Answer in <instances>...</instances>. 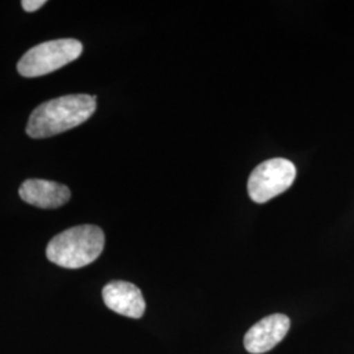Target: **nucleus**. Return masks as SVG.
Instances as JSON below:
<instances>
[{
	"mask_svg": "<svg viewBox=\"0 0 354 354\" xmlns=\"http://www.w3.org/2000/svg\"><path fill=\"white\" fill-rule=\"evenodd\" d=\"M104 304L124 317L140 319L146 310V302L140 288L127 281L109 282L102 289Z\"/></svg>",
	"mask_w": 354,
	"mask_h": 354,
	"instance_id": "nucleus-6",
	"label": "nucleus"
},
{
	"mask_svg": "<svg viewBox=\"0 0 354 354\" xmlns=\"http://www.w3.org/2000/svg\"><path fill=\"white\" fill-rule=\"evenodd\" d=\"M96 111V96L77 93L42 102L29 115L26 134L33 140L50 138L84 124Z\"/></svg>",
	"mask_w": 354,
	"mask_h": 354,
	"instance_id": "nucleus-1",
	"label": "nucleus"
},
{
	"mask_svg": "<svg viewBox=\"0 0 354 354\" xmlns=\"http://www.w3.org/2000/svg\"><path fill=\"white\" fill-rule=\"evenodd\" d=\"M45 4H46L45 0H23L21 1L23 10L26 11V12H36Z\"/></svg>",
	"mask_w": 354,
	"mask_h": 354,
	"instance_id": "nucleus-8",
	"label": "nucleus"
},
{
	"mask_svg": "<svg viewBox=\"0 0 354 354\" xmlns=\"http://www.w3.org/2000/svg\"><path fill=\"white\" fill-rule=\"evenodd\" d=\"M105 235L93 225L67 228L55 235L46 247L48 260L66 269H79L99 259L104 251Z\"/></svg>",
	"mask_w": 354,
	"mask_h": 354,
	"instance_id": "nucleus-2",
	"label": "nucleus"
},
{
	"mask_svg": "<svg viewBox=\"0 0 354 354\" xmlns=\"http://www.w3.org/2000/svg\"><path fill=\"white\" fill-rule=\"evenodd\" d=\"M297 177V168L290 160L274 158L257 165L248 180V194L257 203H268L289 189Z\"/></svg>",
	"mask_w": 354,
	"mask_h": 354,
	"instance_id": "nucleus-4",
	"label": "nucleus"
},
{
	"mask_svg": "<svg viewBox=\"0 0 354 354\" xmlns=\"http://www.w3.org/2000/svg\"><path fill=\"white\" fill-rule=\"evenodd\" d=\"M83 44L75 38H59L29 49L17 62V73L24 77L48 75L76 61Z\"/></svg>",
	"mask_w": 354,
	"mask_h": 354,
	"instance_id": "nucleus-3",
	"label": "nucleus"
},
{
	"mask_svg": "<svg viewBox=\"0 0 354 354\" xmlns=\"http://www.w3.org/2000/svg\"><path fill=\"white\" fill-rule=\"evenodd\" d=\"M24 203L39 209H58L70 201L71 190L64 184L41 178L26 180L19 188Z\"/></svg>",
	"mask_w": 354,
	"mask_h": 354,
	"instance_id": "nucleus-7",
	"label": "nucleus"
},
{
	"mask_svg": "<svg viewBox=\"0 0 354 354\" xmlns=\"http://www.w3.org/2000/svg\"><path fill=\"white\" fill-rule=\"evenodd\" d=\"M290 328V319L283 314H273L261 319L244 337L245 349L252 354H263L283 340Z\"/></svg>",
	"mask_w": 354,
	"mask_h": 354,
	"instance_id": "nucleus-5",
	"label": "nucleus"
}]
</instances>
